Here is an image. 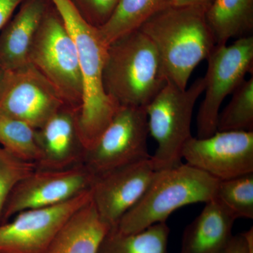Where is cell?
Instances as JSON below:
<instances>
[{"label": "cell", "instance_id": "10", "mask_svg": "<svg viewBox=\"0 0 253 253\" xmlns=\"http://www.w3.org/2000/svg\"><path fill=\"white\" fill-rule=\"evenodd\" d=\"M91 200L90 189L62 204L18 213L0 224V253H45L66 221Z\"/></svg>", "mask_w": 253, "mask_h": 253}, {"label": "cell", "instance_id": "5", "mask_svg": "<svg viewBox=\"0 0 253 253\" xmlns=\"http://www.w3.org/2000/svg\"><path fill=\"white\" fill-rule=\"evenodd\" d=\"M205 78H199L185 89L168 82L145 107L150 135L157 142L151 156L156 170L182 163L183 148L191 136V125L196 101L204 92Z\"/></svg>", "mask_w": 253, "mask_h": 253}, {"label": "cell", "instance_id": "29", "mask_svg": "<svg viewBox=\"0 0 253 253\" xmlns=\"http://www.w3.org/2000/svg\"><path fill=\"white\" fill-rule=\"evenodd\" d=\"M5 74V71L0 67V89L1 87V84H2L3 80H4Z\"/></svg>", "mask_w": 253, "mask_h": 253}, {"label": "cell", "instance_id": "7", "mask_svg": "<svg viewBox=\"0 0 253 253\" xmlns=\"http://www.w3.org/2000/svg\"><path fill=\"white\" fill-rule=\"evenodd\" d=\"M204 99L197 115V138L204 139L217 132L219 109L253 72V37L238 38L230 45L217 46L208 56Z\"/></svg>", "mask_w": 253, "mask_h": 253}, {"label": "cell", "instance_id": "21", "mask_svg": "<svg viewBox=\"0 0 253 253\" xmlns=\"http://www.w3.org/2000/svg\"><path fill=\"white\" fill-rule=\"evenodd\" d=\"M0 145L23 161L37 164L41 158L36 129L2 114H0Z\"/></svg>", "mask_w": 253, "mask_h": 253}, {"label": "cell", "instance_id": "25", "mask_svg": "<svg viewBox=\"0 0 253 253\" xmlns=\"http://www.w3.org/2000/svg\"><path fill=\"white\" fill-rule=\"evenodd\" d=\"M91 26L100 28L112 15L118 0H71Z\"/></svg>", "mask_w": 253, "mask_h": 253}, {"label": "cell", "instance_id": "14", "mask_svg": "<svg viewBox=\"0 0 253 253\" xmlns=\"http://www.w3.org/2000/svg\"><path fill=\"white\" fill-rule=\"evenodd\" d=\"M79 111L66 105L36 129L41 151L37 168L64 169L83 163L85 149L79 130Z\"/></svg>", "mask_w": 253, "mask_h": 253}, {"label": "cell", "instance_id": "27", "mask_svg": "<svg viewBox=\"0 0 253 253\" xmlns=\"http://www.w3.org/2000/svg\"><path fill=\"white\" fill-rule=\"evenodd\" d=\"M224 253H250L244 234L233 236Z\"/></svg>", "mask_w": 253, "mask_h": 253}, {"label": "cell", "instance_id": "11", "mask_svg": "<svg viewBox=\"0 0 253 253\" xmlns=\"http://www.w3.org/2000/svg\"><path fill=\"white\" fill-rule=\"evenodd\" d=\"M66 105L54 86L31 63L5 71L0 114L38 129Z\"/></svg>", "mask_w": 253, "mask_h": 253}, {"label": "cell", "instance_id": "13", "mask_svg": "<svg viewBox=\"0 0 253 253\" xmlns=\"http://www.w3.org/2000/svg\"><path fill=\"white\" fill-rule=\"evenodd\" d=\"M156 171L151 156L95 176L91 201L111 229L142 197Z\"/></svg>", "mask_w": 253, "mask_h": 253}, {"label": "cell", "instance_id": "20", "mask_svg": "<svg viewBox=\"0 0 253 253\" xmlns=\"http://www.w3.org/2000/svg\"><path fill=\"white\" fill-rule=\"evenodd\" d=\"M170 229L160 222L133 234H123L111 229L98 253H168Z\"/></svg>", "mask_w": 253, "mask_h": 253}, {"label": "cell", "instance_id": "9", "mask_svg": "<svg viewBox=\"0 0 253 253\" xmlns=\"http://www.w3.org/2000/svg\"><path fill=\"white\" fill-rule=\"evenodd\" d=\"M94 179L84 163L64 169L36 168L11 191L0 224L23 211L51 207L72 199L90 190Z\"/></svg>", "mask_w": 253, "mask_h": 253}, {"label": "cell", "instance_id": "22", "mask_svg": "<svg viewBox=\"0 0 253 253\" xmlns=\"http://www.w3.org/2000/svg\"><path fill=\"white\" fill-rule=\"evenodd\" d=\"M230 102L219 113L217 131H253V77L232 93Z\"/></svg>", "mask_w": 253, "mask_h": 253}, {"label": "cell", "instance_id": "4", "mask_svg": "<svg viewBox=\"0 0 253 253\" xmlns=\"http://www.w3.org/2000/svg\"><path fill=\"white\" fill-rule=\"evenodd\" d=\"M219 180L186 163L156 171L140 200L121 218L116 227L123 234L139 232L166 222L176 210L211 201Z\"/></svg>", "mask_w": 253, "mask_h": 253}, {"label": "cell", "instance_id": "28", "mask_svg": "<svg viewBox=\"0 0 253 253\" xmlns=\"http://www.w3.org/2000/svg\"><path fill=\"white\" fill-rule=\"evenodd\" d=\"M212 0H172V6H199L207 9Z\"/></svg>", "mask_w": 253, "mask_h": 253}, {"label": "cell", "instance_id": "30", "mask_svg": "<svg viewBox=\"0 0 253 253\" xmlns=\"http://www.w3.org/2000/svg\"></svg>", "mask_w": 253, "mask_h": 253}, {"label": "cell", "instance_id": "6", "mask_svg": "<svg viewBox=\"0 0 253 253\" xmlns=\"http://www.w3.org/2000/svg\"><path fill=\"white\" fill-rule=\"evenodd\" d=\"M28 61L54 86L68 106L81 109L83 83L77 50L51 3L33 40Z\"/></svg>", "mask_w": 253, "mask_h": 253}, {"label": "cell", "instance_id": "17", "mask_svg": "<svg viewBox=\"0 0 253 253\" xmlns=\"http://www.w3.org/2000/svg\"><path fill=\"white\" fill-rule=\"evenodd\" d=\"M111 229L91 200L66 221L45 253H98Z\"/></svg>", "mask_w": 253, "mask_h": 253}, {"label": "cell", "instance_id": "12", "mask_svg": "<svg viewBox=\"0 0 253 253\" xmlns=\"http://www.w3.org/2000/svg\"><path fill=\"white\" fill-rule=\"evenodd\" d=\"M186 164L219 181L253 172V131H223L191 136L183 148Z\"/></svg>", "mask_w": 253, "mask_h": 253}, {"label": "cell", "instance_id": "24", "mask_svg": "<svg viewBox=\"0 0 253 253\" xmlns=\"http://www.w3.org/2000/svg\"><path fill=\"white\" fill-rule=\"evenodd\" d=\"M36 168V163L23 161L0 146V224L11 191Z\"/></svg>", "mask_w": 253, "mask_h": 253}, {"label": "cell", "instance_id": "2", "mask_svg": "<svg viewBox=\"0 0 253 253\" xmlns=\"http://www.w3.org/2000/svg\"><path fill=\"white\" fill-rule=\"evenodd\" d=\"M71 35L81 66L83 97L78 116L82 141L91 148L112 121L120 106L105 91L103 71L107 50L98 28L89 24L71 0H49Z\"/></svg>", "mask_w": 253, "mask_h": 253}, {"label": "cell", "instance_id": "16", "mask_svg": "<svg viewBox=\"0 0 253 253\" xmlns=\"http://www.w3.org/2000/svg\"><path fill=\"white\" fill-rule=\"evenodd\" d=\"M236 218L215 199L186 226L179 253H224L232 239Z\"/></svg>", "mask_w": 253, "mask_h": 253}, {"label": "cell", "instance_id": "8", "mask_svg": "<svg viewBox=\"0 0 253 253\" xmlns=\"http://www.w3.org/2000/svg\"><path fill=\"white\" fill-rule=\"evenodd\" d=\"M147 115L143 107L120 106L109 126L84 153L83 163L95 176L151 157Z\"/></svg>", "mask_w": 253, "mask_h": 253}, {"label": "cell", "instance_id": "26", "mask_svg": "<svg viewBox=\"0 0 253 253\" xmlns=\"http://www.w3.org/2000/svg\"><path fill=\"white\" fill-rule=\"evenodd\" d=\"M25 0H0V31Z\"/></svg>", "mask_w": 253, "mask_h": 253}, {"label": "cell", "instance_id": "23", "mask_svg": "<svg viewBox=\"0 0 253 253\" xmlns=\"http://www.w3.org/2000/svg\"><path fill=\"white\" fill-rule=\"evenodd\" d=\"M214 199L236 219H253V172L219 181Z\"/></svg>", "mask_w": 253, "mask_h": 253}, {"label": "cell", "instance_id": "1", "mask_svg": "<svg viewBox=\"0 0 253 253\" xmlns=\"http://www.w3.org/2000/svg\"><path fill=\"white\" fill-rule=\"evenodd\" d=\"M206 11L203 6L171 5L139 28L156 46L168 82L179 89L187 88L195 68L216 46Z\"/></svg>", "mask_w": 253, "mask_h": 253}, {"label": "cell", "instance_id": "15", "mask_svg": "<svg viewBox=\"0 0 253 253\" xmlns=\"http://www.w3.org/2000/svg\"><path fill=\"white\" fill-rule=\"evenodd\" d=\"M49 0H25L0 31V67L11 71L29 63L33 40Z\"/></svg>", "mask_w": 253, "mask_h": 253}, {"label": "cell", "instance_id": "3", "mask_svg": "<svg viewBox=\"0 0 253 253\" xmlns=\"http://www.w3.org/2000/svg\"><path fill=\"white\" fill-rule=\"evenodd\" d=\"M103 83L106 94L118 106L143 108L167 84L157 49L140 30L110 44Z\"/></svg>", "mask_w": 253, "mask_h": 253}, {"label": "cell", "instance_id": "19", "mask_svg": "<svg viewBox=\"0 0 253 253\" xmlns=\"http://www.w3.org/2000/svg\"><path fill=\"white\" fill-rule=\"evenodd\" d=\"M172 4V0H118L109 19L99 30L106 46L139 29L155 14Z\"/></svg>", "mask_w": 253, "mask_h": 253}, {"label": "cell", "instance_id": "18", "mask_svg": "<svg viewBox=\"0 0 253 253\" xmlns=\"http://www.w3.org/2000/svg\"><path fill=\"white\" fill-rule=\"evenodd\" d=\"M206 17L216 45L231 38L251 36L253 30V0H212Z\"/></svg>", "mask_w": 253, "mask_h": 253}]
</instances>
